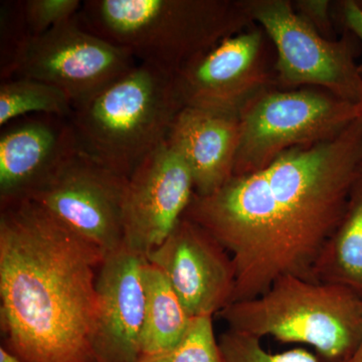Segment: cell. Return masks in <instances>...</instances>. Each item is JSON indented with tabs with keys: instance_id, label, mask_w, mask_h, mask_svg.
<instances>
[{
	"instance_id": "cell-2",
	"label": "cell",
	"mask_w": 362,
	"mask_h": 362,
	"mask_svg": "<svg viewBox=\"0 0 362 362\" xmlns=\"http://www.w3.org/2000/svg\"><path fill=\"white\" fill-rule=\"evenodd\" d=\"M0 209L2 345L26 362H94L103 252L37 202Z\"/></svg>"
},
{
	"instance_id": "cell-9",
	"label": "cell",
	"mask_w": 362,
	"mask_h": 362,
	"mask_svg": "<svg viewBox=\"0 0 362 362\" xmlns=\"http://www.w3.org/2000/svg\"><path fill=\"white\" fill-rule=\"evenodd\" d=\"M138 65L127 49L90 33L78 16L33 37L13 78L59 88L83 103Z\"/></svg>"
},
{
	"instance_id": "cell-25",
	"label": "cell",
	"mask_w": 362,
	"mask_h": 362,
	"mask_svg": "<svg viewBox=\"0 0 362 362\" xmlns=\"http://www.w3.org/2000/svg\"><path fill=\"white\" fill-rule=\"evenodd\" d=\"M0 362H26L21 359L20 356L9 351L6 346L1 345L0 347Z\"/></svg>"
},
{
	"instance_id": "cell-16",
	"label": "cell",
	"mask_w": 362,
	"mask_h": 362,
	"mask_svg": "<svg viewBox=\"0 0 362 362\" xmlns=\"http://www.w3.org/2000/svg\"><path fill=\"white\" fill-rule=\"evenodd\" d=\"M143 283L145 304L141 357L156 356L173 349L194 320L165 275L147 259L143 267Z\"/></svg>"
},
{
	"instance_id": "cell-3",
	"label": "cell",
	"mask_w": 362,
	"mask_h": 362,
	"mask_svg": "<svg viewBox=\"0 0 362 362\" xmlns=\"http://www.w3.org/2000/svg\"><path fill=\"white\" fill-rule=\"evenodd\" d=\"M77 16L136 61L173 76L255 25L243 0H86Z\"/></svg>"
},
{
	"instance_id": "cell-5",
	"label": "cell",
	"mask_w": 362,
	"mask_h": 362,
	"mask_svg": "<svg viewBox=\"0 0 362 362\" xmlns=\"http://www.w3.org/2000/svg\"><path fill=\"white\" fill-rule=\"evenodd\" d=\"M228 329L312 345L328 362L349 361L362 339V297L344 286L295 276L218 314Z\"/></svg>"
},
{
	"instance_id": "cell-8",
	"label": "cell",
	"mask_w": 362,
	"mask_h": 362,
	"mask_svg": "<svg viewBox=\"0 0 362 362\" xmlns=\"http://www.w3.org/2000/svg\"><path fill=\"white\" fill-rule=\"evenodd\" d=\"M269 45L254 25L183 66L173 76L183 107L240 116L259 95L278 88Z\"/></svg>"
},
{
	"instance_id": "cell-7",
	"label": "cell",
	"mask_w": 362,
	"mask_h": 362,
	"mask_svg": "<svg viewBox=\"0 0 362 362\" xmlns=\"http://www.w3.org/2000/svg\"><path fill=\"white\" fill-rule=\"evenodd\" d=\"M358 118L356 104L318 88H273L240 114L233 176L267 168L288 150L325 141Z\"/></svg>"
},
{
	"instance_id": "cell-15",
	"label": "cell",
	"mask_w": 362,
	"mask_h": 362,
	"mask_svg": "<svg viewBox=\"0 0 362 362\" xmlns=\"http://www.w3.org/2000/svg\"><path fill=\"white\" fill-rule=\"evenodd\" d=\"M240 139V116L185 107L175 117L168 140L187 161L195 194L207 197L233 176Z\"/></svg>"
},
{
	"instance_id": "cell-26",
	"label": "cell",
	"mask_w": 362,
	"mask_h": 362,
	"mask_svg": "<svg viewBox=\"0 0 362 362\" xmlns=\"http://www.w3.org/2000/svg\"><path fill=\"white\" fill-rule=\"evenodd\" d=\"M349 362H362V339L358 349H357L356 354L351 357Z\"/></svg>"
},
{
	"instance_id": "cell-12",
	"label": "cell",
	"mask_w": 362,
	"mask_h": 362,
	"mask_svg": "<svg viewBox=\"0 0 362 362\" xmlns=\"http://www.w3.org/2000/svg\"><path fill=\"white\" fill-rule=\"evenodd\" d=\"M147 261L168 278L190 316L218 315L233 303L235 267L220 242L183 216Z\"/></svg>"
},
{
	"instance_id": "cell-22",
	"label": "cell",
	"mask_w": 362,
	"mask_h": 362,
	"mask_svg": "<svg viewBox=\"0 0 362 362\" xmlns=\"http://www.w3.org/2000/svg\"><path fill=\"white\" fill-rule=\"evenodd\" d=\"M80 0H25L23 14L33 37L49 32L77 16L82 6Z\"/></svg>"
},
{
	"instance_id": "cell-19",
	"label": "cell",
	"mask_w": 362,
	"mask_h": 362,
	"mask_svg": "<svg viewBox=\"0 0 362 362\" xmlns=\"http://www.w3.org/2000/svg\"><path fill=\"white\" fill-rule=\"evenodd\" d=\"M33 37L26 25L23 1L0 2V78L16 75Z\"/></svg>"
},
{
	"instance_id": "cell-1",
	"label": "cell",
	"mask_w": 362,
	"mask_h": 362,
	"mask_svg": "<svg viewBox=\"0 0 362 362\" xmlns=\"http://www.w3.org/2000/svg\"><path fill=\"white\" fill-rule=\"evenodd\" d=\"M362 178V124L233 176L207 197L194 194L185 218L220 242L235 267L233 302L261 296L278 279L314 280L324 247Z\"/></svg>"
},
{
	"instance_id": "cell-27",
	"label": "cell",
	"mask_w": 362,
	"mask_h": 362,
	"mask_svg": "<svg viewBox=\"0 0 362 362\" xmlns=\"http://www.w3.org/2000/svg\"><path fill=\"white\" fill-rule=\"evenodd\" d=\"M357 106V112H358V120L361 121L362 124V97L361 101L358 102L356 105Z\"/></svg>"
},
{
	"instance_id": "cell-13",
	"label": "cell",
	"mask_w": 362,
	"mask_h": 362,
	"mask_svg": "<svg viewBox=\"0 0 362 362\" xmlns=\"http://www.w3.org/2000/svg\"><path fill=\"white\" fill-rule=\"evenodd\" d=\"M1 128L0 207L32 199L80 151L70 118L30 115Z\"/></svg>"
},
{
	"instance_id": "cell-10",
	"label": "cell",
	"mask_w": 362,
	"mask_h": 362,
	"mask_svg": "<svg viewBox=\"0 0 362 362\" xmlns=\"http://www.w3.org/2000/svg\"><path fill=\"white\" fill-rule=\"evenodd\" d=\"M127 185L128 178L80 150L30 201L37 202L107 256L124 246Z\"/></svg>"
},
{
	"instance_id": "cell-18",
	"label": "cell",
	"mask_w": 362,
	"mask_h": 362,
	"mask_svg": "<svg viewBox=\"0 0 362 362\" xmlns=\"http://www.w3.org/2000/svg\"><path fill=\"white\" fill-rule=\"evenodd\" d=\"M74 106L65 92L30 78H13L0 84V126L30 115L71 118Z\"/></svg>"
},
{
	"instance_id": "cell-4",
	"label": "cell",
	"mask_w": 362,
	"mask_h": 362,
	"mask_svg": "<svg viewBox=\"0 0 362 362\" xmlns=\"http://www.w3.org/2000/svg\"><path fill=\"white\" fill-rule=\"evenodd\" d=\"M182 108L173 76L138 63L115 82L74 107L70 120L83 153L129 178L168 140Z\"/></svg>"
},
{
	"instance_id": "cell-14",
	"label": "cell",
	"mask_w": 362,
	"mask_h": 362,
	"mask_svg": "<svg viewBox=\"0 0 362 362\" xmlns=\"http://www.w3.org/2000/svg\"><path fill=\"white\" fill-rule=\"evenodd\" d=\"M146 257L122 246L105 256L97 277L94 362H139Z\"/></svg>"
},
{
	"instance_id": "cell-23",
	"label": "cell",
	"mask_w": 362,
	"mask_h": 362,
	"mask_svg": "<svg viewBox=\"0 0 362 362\" xmlns=\"http://www.w3.org/2000/svg\"><path fill=\"white\" fill-rule=\"evenodd\" d=\"M295 11L308 21L326 39L337 40L332 37L333 26L331 18L330 1L326 0H299L293 2Z\"/></svg>"
},
{
	"instance_id": "cell-21",
	"label": "cell",
	"mask_w": 362,
	"mask_h": 362,
	"mask_svg": "<svg viewBox=\"0 0 362 362\" xmlns=\"http://www.w3.org/2000/svg\"><path fill=\"white\" fill-rule=\"evenodd\" d=\"M218 344L226 362H319L313 354L302 349L270 354L262 347L261 338L232 329L221 334Z\"/></svg>"
},
{
	"instance_id": "cell-11",
	"label": "cell",
	"mask_w": 362,
	"mask_h": 362,
	"mask_svg": "<svg viewBox=\"0 0 362 362\" xmlns=\"http://www.w3.org/2000/svg\"><path fill=\"white\" fill-rule=\"evenodd\" d=\"M194 194L189 166L166 140L128 178L124 246L147 257L170 235Z\"/></svg>"
},
{
	"instance_id": "cell-24",
	"label": "cell",
	"mask_w": 362,
	"mask_h": 362,
	"mask_svg": "<svg viewBox=\"0 0 362 362\" xmlns=\"http://www.w3.org/2000/svg\"><path fill=\"white\" fill-rule=\"evenodd\" d=\"M338 18L345 32L354 35L362 44V11L357 6L356 0H344L338 2ZM362 74V62L359 64Z\"/></svg>"
},
{
	"instance_id": "cell-6",
	"label": "cell",
	"mask_w": 362,
	"mask_h": 362,
	"mask_svg": "<svg viewBox=\"0 0 362 362\" xmlns=\"http://www.w3.org/2000/svg\"><path fill=\"white\" fill-rule=\"evenodd\" d=\"M243 2L273 45L278 88H318L349 103L361 101L358 40L354 35L344 32L341 39H326L296 13L290 0Z\"/></svg>"
},
{
	"instance_id": "cell-28",
	"label": "cell",
	"mask_w": 362,
	"mask_h": 362,
	"mask_svg": "<svg viewBox=\"0 0 362 362\" xmlns=\"http://www.w3.org/2000/svg\"><path fill=\"white\" fill-rule=\"evenodd\" d=\"M357 6H358L359 8L362 11V0H356Z\"/></svg>"
},
{
	"instance_id": "cell-20",
	"label": "cell",
	"mask_w": 362,
	"mask_h": 362,
	"mask_svg": "<svg viewBox=\"0 0 362 362\" xmlns=\"http://www.w3.org/2000/svg\"><path fill=\"white\" fill-rule=\"evenodd\" d=\"M211 316L197 317L173 349L156 356H142L139 362H226L214 335Z\"/></svg>"
},
{
	"instance_id": "cell-17",
	"label": "cell",
	"mask_w": 362,
	"mask_h": 362,
	"mask_svg": "<svg viewBox=\"0 0 362 362\" xmlns=\"http://www.w3.org/2000/svg\"><path fill=\"white\" fill-rule=\"evenodd\" d=\"M314 280L344 286L362 297V178L344 218L317 262Z\"/></svg>"
}]
</instances>
